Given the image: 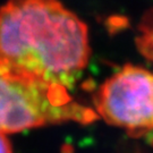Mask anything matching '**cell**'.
I'll return each instance as SVG.
<instances>
[{"label": "cell", "instance_id": "4", "mask_svg": "<svg viewBox=\"0 0 153 153\" xmlns=\"http://www.w3.org/2000/svg\"><path fill=\"white\" fill-rule=\"evenodd\" d=\"M135 44L138 52L153 62V9H149L141 17L137 25Z\"/></svg>", "mask_w": 153, "mask_h": 153}, {"label": "cell", "instance_id": "2", "mask_svg": "<svg viewBox=\"0 0 153 153\" xmlns=\"http://www.w3.org/2000/svg\"><path fill=\"white\" fill-rule=\"evenodd\" d=\"M98 114L77 103L67 86L13 71L0 65V133L60 124H88Z\"/></svg>", "mask_w": 153, "mask_h": 153}, {"label": "cell", "instance_id": "5", "mask_svg": "<svg viewBox=\"0 0 153 153\" xmlns=\"http://www.w3.org/2000/svg\"><path fill=\"white\" fill-rule=\"evenodd\" d=\"M0 153H13L10 142L2 133H0Z\"/></svg>", "mask_w": 153, "mask_h": 153}, {"label": "cell", "instance_id": "3", "mask_svg": "<svg viewBox=\"0 0 153 153\" xmlns=\"http://www.w3.org/2000/svg\"><path fill=\"white\" fill-rule=\"evenodd\" d=\"M94 104L105 123L131 136L153 131V71L127 64L99 88Z\"/></svg>", "mask_w": 153, "mask_h": 153}, {"label": "cell", "instance_id": "1", "mask_svg": "<svg viewBox=\"0 0 153 153\" xmlns=\"http://www.w3.org/2000/svg\"><path fill=\"white\" fill-rule=\"evenodd\" d=\"M90 56L88 25L59 0H9L0 7V65L67 86Z\"/></svg>", "mask_w": 153, "mask_h": 153}]
</instances>
